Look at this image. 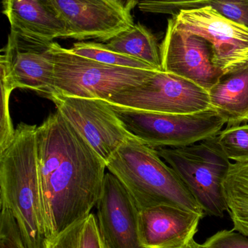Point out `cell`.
Here are the masks:
<instances>
[{
    "label": "cell",
    "mask_w": 248,
    "mask_h": 248,
    "mask_svg": "<svg viewBox=\"0 0 248 248\" xmlns=\"http://www.w3.org/2000/svg\"><path fill=\"white\" fill-rule=\"evenodd\" d=\"M111 50L149 64L158 71H163L160 45L155 35L140 23L104 42Z\"/></svg>",
    "instance_id": "obj_17"
},
{
    "label": "cell",
    "mask_w": 248,
    "mask_h": 248,
    "mask_svg": "<svg viewBox=\"0 0 248 248\" xmlns=\"http://www.w3.org/2000/svg\"><path fill=\"white\" fill-rule=\"evenodd\" d=\"M44 248H106L96 216L90 214L62 232L45 239Z\"/></svg>",
    "instance_id": "obj_19"
},
{
    "label": "cell",
    "mask_w": 248,
    "mask_h": 248,
    "mask_svg": "<svg viewBox=\"0 0 248 248\" xmlns=\"http://www.w3.org/2000/svg\"><path fill=\"white\" fill-rule=\"evenodd\" d=\"M208 93L211 108L227 127L248 123V65L223 75Z\"/></svg>",
    "instance_id": "obj_16"
},
{
    "label": "cell",
    "mask_w": 248,
    "mask_h": 248,
    "mask_svg": "<svg viewBox=\"0 0 248 248\" xmlns=\"http://www.w3.org/2000/svg\"><path fill=\"white\" fill-rule=\"evenodd\" d=\"M10 31L43 42L66 39L67 26L55 0H2Z\"/></svg>",
    "instance_id": "obj_15"
},
{
    "label": "cell",
    "mask_w": 248,
    "mask_h": 248,
    "mask_svg": "<svg viewBox=\"0 0 248 248\" xmlns=\"http://www.w3.org/2000/svg\"><path fill=\"white\" fill-rule=\"evenodd\" d=\"M0 248H26L14 217L6 209L0 215Z\"/></svg>",
    "instance_id": "obj_25"
},
{
    "label": "cell",
    "mask_w": 248,
    "mask_h": 248,
    "mask_svg": "<svg viewBox=\"0 0 248 248\" xmlns=\"http://www.w3.org/2000/svg\"><path fill=\"white\" fill-rule=\"evenodd\" d=\"M217 138L231 161H248V124L227 127L217 135Z\"/></svg>",
    "instance_id": "obj_22"
},
{
    "label": "cell",
    "mask_w": 248,
    "mask_h": 248,
    "mask_svg": "<svg viewBox=\"0 0 248 248\" xmlns=\"http://www.w3.org/2000/svg\"><path fill=\"white\" fill-rule=\"evenodd\" d=\"M183 248H202V247H201V245L198 244V243L195 241V239H193L187 246H185V247Z\"/></svg>",
    "instance_id": "obj_27"
},
{
    "label": "cell",
    "mask_w": 248,
    "mask_h": 248,
    "mask_svg": "<svg viewBox=\"0 0 248 248\" xmlns=\"http://www.w3.org/2000/svg\"><path fill=\"white\" fill-rule=\"evenodd\" d=\"M110 106L131 135L154 149L195 144L218 135L226 124L213 109L173 114Z\"/></svg>",
    "instance_id": "obj_6"
},
{
    "label": "cell",
    "mask_w": 248,
    "mask_h": 248,
    "mask_svg": "<svg viewBox=\"0 0 248 248\" xmlns=\"http://www.w3.org/2000/svg\"><path fill=\"white\" fill-rule=\"evenodd\" d=\"M73 53L102 63L125 68L157 70L147 62L119 52L111 50L104 44L93 42H78L70 48ZM158 71V70H157Z\"/></svg>",
    "instance_id": "obj_20"
},
{
    "label": "cell",
    "mask_w": 248,
    "mask_h": 248,
    "mask_svg": "<svg viewBox=\"0 0 248 248\" xmlns=\"http://www.w3.org/2000/svg\"><path fill=\"white\" fill-rule=\"evenodd\" d=\"M116 1H119V2L122 3L124 5H125V7H128L129 3L131 2V0H116Z\"/></svg>",
    "instance_id": "obj_29"
},
{
    "label": "cell",
    "mask_w": 248,
    "mask_h": 248,
    "mask_svg": "<svg viewBox=\"0 0 248 248\" xmlns=\"http://www.w3.org/2000/svg\"><path fill=\"white\" fill-rule=\"evenodd\" d=\"M157 150L179 175L205 214L223 218L227 212L223 185L231 162L218 144L217 136L190 145Z\"/></svg>",
    "instance_id": "obj_5"
},
{
    "label": "cell",
    "mask_w": 248,
    "mask_h": 248,
    "mask_svg": "<svg viewBox=\"0 0 248 248\" xmlns=\"http://www.w3.org/2000/svg\"><path fill=\"white\" fill-rule=\"evenodd\" d=\"M211 6L224 17L248 29V0H210Z\"/></svg>",
    "instance_id": "obj_24"
},
{
    "label": "cell",
    "mask_w": 248,
    "mask_h": 248,
    "mask_svg": "<svg viewBox=\"0 0 248 248\" xmlns=\"http://www.w3.org/2000/svg\"><path fill=\"white\" fill-rule=\"evenodd\" d=\"M126 188L139 211L170 205L205 215L176 172L157 149L136 138L123 143L106 163Z\"/></svg>",
    "instance_id": "obj_3"
},
{
    "label": "cell",
    "mask_w": 248,
    "mask_h": 248,
    "mask_svg": "<svg viewBox=\"0 0 248 248\" xmlns=\"http://www.w3.org/2000/svg\"><path fill=\"white\" fill-rule=\"evenodd\" d=\"M208 1H210V0H205V1H204V7L205 6V3H206Z\"/></svg>",
    "instance_id": "obj_30"
},
{
    "label": "cell",
    "mask_w": 248,
    "mask_h": 248,
    "mask_svg": "<svg viewBox=\"0 0 248 248\" xmlns=\"http://www.w3.org/2000/svg\"><path fill=\"white\" fill-rule=\"evenodd\" d=\"M0 79H1V121H0V152L3 151L14 138L15 129L10 113V97L16 84L12 78L8 67L0 61Z\"/></svg>",
    "instance_id": "obj_21"
},
{
    "label": "cell",
    "mask_w": 248,
    "mask_h": 248,
    "mask_svg": "<svg viewBox=\"0 0 248 248\" xmlns=\"http://www.w3.org/2000/svg\"><path fill=\"white\" fill-rule=\"evenodd\" d=\"M55 1L66 23V39L106 42L135 24L131 12L116 0Z\"/></svg>",
    "instance_id": "obj_11"
},
{
    "label": "cell",
    "mask_w": 248,
    "mask_h": 248,
    "mask_svg": "<svg viewBox=\"0 0 248 248\" xmlns=\"http://www.w3.org/2000/svg\"><path fill=\"white\" fill-rule=\"evenodd\" d=\"M36 144L47 239L91 214L107 167L58 110L36 128Z\"/></svg>",
    "instance_id": "obj_1"
},
{
    "label": "cell",
    "mask_w": 248,
    "mask_h": 248,
    "mask_svg": "<svg viewBox=\"0 0 248 248\" xmlns=\"http://www.w3.org/2000/svg\"><path fill=\"white\" fill-rule=\"evenodd\" d=\"M203 214L170 205L139 211L138 229L144 248H183L195 239Z\"/></svg>",
    "instance_id": "obj_14"
},
{
    "label": "cell",
    "mask_w": 248,
    "mask_h": 248,
    "mask_svg": "<svg viewBox=\"0 0 248 248\" xmlns=\"http://www.w3.org/2000/svg\"><path fill=\"white\" fill-rule=\"evenodd\" d=\"M223 187L233 229L248 237V161L231 163Z\"/></svg>",
    "instance_id": "obj_18"
},
{
    "label": "cell",
    "mask_w": 248,
    "mask_h": 248,
    "mask_svg": "<svg viewBox=\"0 0 248 248\" xmlns=\"http://www.w3.org/2000/svg\"><path fill=\"white\" fill-rule=\"evenodd\" d=\"M163 71L208 91L224 74L213 61L211 45L204 38L178 26L173 17L160 45Z\"/></svg>",
    "instance_id": "obj_10"
},
{
    "label": "cell",
    "mask_w": 248,
    "mask_h": 248,
    "mask_svg": "<svg viewBox=\"0 0 248 248\" xmlns=\"http://www.w3.org/2000/svg\"><path fill=\"white\" fill-rule=\"evenodd\" d=\"M202 248H248V237L234 229L214 234L201 245Z\"/></svg>",
    "instance_id": "obj_26"
},
{
    "label": "cell",
    "mask_w": 248,
    "mask_h": 248,
    "mask_svg": "<svg viewBox=\"0 0 248 248\" xmlns=\"http://www.w3.org/2000/svg\"><path fill=\"white\" fill-rule=\"evenodd\" d=\"M37 126L20 123L0 152V205L17 223L26 248H44L45 231L36 154Z\"/></svg>",
    "instance_id": "obj_2"
},
{
    "label": "cell",
    "mask_w": 248,
    "mask_h": 248,
    "mask_svg": "<svg viewBox=\"0 0 248 248\" xmlns=\"http://www.w3.org/2000/svg\"><path fill=\"white\" fill-rule=\"evenodd\" d=\"M49 52L54 64L50 96L108 100L141 85L157 71L102 63L76 55L55 42L50 45Z\"/></svg>",
    "instance_id": "obj_4"
},
{
    "label": "cell",
    "mask_w": 248,
    "mask_h": 248,
    "mask_svg": "<svg viewBox=\"0 0 248 248\" xmlns=\"http://www.w3.org/2000/svg\"><path fill=\"white\" fill-rule=\"evenodd\" d=\"M51 43L23 37L10 31L0 61L8 67L17 88L50 96L54 72L49 52Z\"/></svg>",
    "instance_id": "obj_13"
},
{
    "label": "cell",
    "mask_w": 248,
    "mask_h": 248,
    "mask_svg": "<svg viewBox=\"0 0 248 248\" xmlns=\"http://www.w3.org/2000/svg\"><path fill=\"white\" fill-rule=\"evenodd\" d=\"M97 208L98 225L106 248H144L138 229L139 210L122 182L105 175Z\"/></svg>",
    "instance_id": "obj_12"
},
{
    "label": "cell",
    "mask_w": 248,
    "mask_h": 248,
    "mask_svg": "<svg viewBox=\"0 0 248 248\" xmlns=\"http://www.w3.org/2000/svg\"><path fill=\"white\" fill-rule=\"evenodd\" d=\"M138 4V0H131V2L128 4V7H127V9L128 10H129L130 12H131V10L135 7Z\"/></svg>",
    "instance_id": "obj_28"
},
{
    "label": "cell",
    "mask_w": 248,
    "mask_h": 248,
    "mask_svg": "<svg viewBox=\"0 0 248 248\" xmlns=\"http://www.w3.org/2000/svg\"><path fill=\"white\" fill-rule=\"evenodd\" d=\"M179 27L208 41L213 61L224 75L248 65V29L211 6L182 10L173 16Z\"/></svg>",
    "instance_id": "obj_8"
},
{
    "label": "cell",
    "mask_w": 248,
    "mask_h": 248,
    "mask_svg": "<svg viewBox=\"0 0 248 248\" xmlns=\"http://www.w3.org/2000/svg\"><path fill=\"white\" fill-rule=\"evenodd\" d=\"M49 99L106 163L125 141L134 137L105 100L56 94Z\"/></svg>",
    "instance_id": "obj_9"
},
{
    "label": "cell",
    "mask_w": 248,
    "mask_h": 248,
    "mask_svg": "<svg viewBox=\"0 0 248 248\" xmlns=\"http://www.w3.org/2000/svg\"><path fill=\"white\" fill-rule=\"evenodd\" d=\"M205 0H138V8L143 13L174 16L181 10L204 7Z\"/></svg>",
    "instance_id": "obj_23"
},
{
    "label": "cell",
    "mask_w": 248,
    "mask_h": 248,
    "mask_svg": "<svg viewBox=\"0 0 248 248\" xmlns=\"http://www.w3.org/2000/svg\"><path fill=\"white\" fill-rule=\"evenodd\" d=\"M105 101L125 108L173 114L212 109L208 91L164 71H156L141 85L122 92Z\"/></svg>",
    "instance_id": "obj_7"
}]
</instances>
